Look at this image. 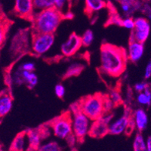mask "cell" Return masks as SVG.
<instances>
[{
	"label": "cell",
	"instance_id": "obj_1",
	"mask_svg": "<svg viewBox=\"0 0 151 151\" xmlns=\"http://www.w3.org/2000/svg\"><path fill=\"white\" fill-rule=\"evenodd\" d=\"M101 70L106 76L117 78L127 67V53L125 48L110 43H104L100 49Z\"/></svg>",
	"mask_w": 151,
	"mask_h": 151
},
{
	"label": "cell",
	"instance_id": "obj_2",
	"mask_svg": "<svg viewBox=\"0 0 151 151\" xmlns=\"http://www.w3.org/2000/svg\"><path fill=\"white\" fill-rule=\"evenodd\" d=\"M64 18L54 6L36 12L31 20L33 33H55Z\"/></svg>",
	"mask_w": 151,
	"mask_h": 151
},
{
	"label": "cell",
	"instance_id": "obj_3",
	"mask_svg": "<svg viewBox=\"0 0 151 151\" xmlns=\"http://www.w3.org/2000/svg\"><path fill=\"white\" fill-rule=\"evenodd\" d=\"M104 96L101 93L87 95L77 102L79 109L91 121L96 120L105 114L104 108Z\"/></svg>",
	"mask_w": 151,
	"mask_h": 151
},
{
	"label": "cell",
	"instance_id": "obj_4",
	"mask_svg": "<svg viewBox=\"0 0 151 151\" xmlns=\"http://www.w3.org/2000/svg\"><path fill=\"white\" fill-rule=\"evenodd\" d=\"M70 111L72 116L73 134L76 137L78 142H83L88 135L92 121L81 111L77 102L71 105Z\"/></svg>",
	"mask_w": 151,
	"mask_h": 151
},
{
	"label": "cell",
	"instance_id": "obj_5",
	"mask_svg": "<svg viewBox=\"0 0 151 151\" xmlns=\"http://www.w3.org/2000/svg\"><path fill=\"white\" fill-rule=\"evenodd\" d=\"M48 124L54 135L60 140H65L73 134L72 116L70 111H65L55 117Z\"/></svg>",
	"mask_w": 151,
	"mask_h": 151
},
{
	"label": "cell",
	"instance_id": "obj_6",
	"mask_svg": "<svg viewBox=\"0 0 151 151\" xmlns=\"http://www.w3.org/2000/svg\"><path fill=\"white\" fill-rule=\"evenodd\" d=\"M55 33H32L31 48L36 55H43L49 51L55 43Z\"/></svg>",
	"mask_w": 151,
	"mask_h": 151
},
{
	"label": "cell",
	"instance_id": "obj_7",
	"mask_svg": "<svg viewBox=\"0 0 151 151\" xmlns=\"http://www.w3.org/2000/svg\"><path fill=\"white\" fill-rule=\"evenodd\" d=\"M113 115L111 113H105L101 118L91 122L88 136L93 138H102L108 134L109 124L113 119Z\"/></svg>",
	"mask_w": 151,
	"mask_h": 151
},
{
	"label": "cell",
	"instance_id": "obj_8",
	"mask_svg": "<svg viewBox=\"0 0 151 151\" xmlns=\"http://www.w3.org/2000/svg\"><path fill=\"white\" fill-rule=\"evenodd\" d=\"M150 25L149 21L144 17H137L134 19V27L132 30L130 40L139 42H145L149 37Z\"/></svg>",
	"mask_w": 151,
	"mask_h": 151
},
{
	"label": "cell",
	"instance_id": "obj_9",
	"mask_svg": "<svg viewBox=\"0 0 151 151\" xmlns=\"http://www.w3.org/2000/svg\"><path fill=\"white\" fill-rule=\"evenodd\" d=\"M12 82L17 86L25 85L32 89L38 84V77L34 71L24 70L18 67L12 76Z\"/></svg>",
	"mask_w": 151,
	"mask_h": 151
},
{
	"label": "cell",
	"instance_id": "obj_10",
	"mask_svg": "<svg viewBox=\"0 0 151 151\" xmlns=\"http://www.w3.org/2000/svg\"><path fill=\"white\" fill-rule=\"evenodd\" d=\"M83 46L81 36L75 33H71L67 40L60 46L61 54L66 58H70L77 53Z\"/></svg>",
	"mask_w": 151,
	"mask_h": 151
},
{
	"label": "cell",
	"instance_id": "obj_11",
	"mask_svg": "<svg viewBox=\"0 0 151 151\" xmlns=\"http://www.w3.org/2000/svg\"><path fill=\"white\" fill-rule=\"evenodd\" d=\"M132 116L129 112L125 111L123 115L119 117L116 120L111 121L109 124L108 134L111 135H120L125 133V131L129 127Z\"/></svg>",
	"mask_w": 151,
	"mask_h": 151
},
{
	"label": "cell",
	"instance_id": "obj_12",
	"mask_svg": "<svg viewBox=\"0 0 151 151\" xmlns=\"http://www.w3.org/2000/svg\"><path fill=\"white\" fill-rule=\"evenodd\" d=\"M49 129L50 127H48V129L45 130V129L43 128H37V129H31L26 131L28 147L38 150L40 144H42V140L45 138V136L49 134L48 133V132H49L48 130Z\"/></svg>",
	"mask_w": 151,
	"mask_h": 151
},
{
	"label": "cell",
	"instance_id": "obj_13",
	"mask_svg": "<svg viewBox=\"0 0 151 151\" xmlns=\"http://www.w3.org/2000/svg\"><path fill=\"white\" fill-rule=\"evenodd\" d=\"M144 52V43L134 41V40H129V48L126 52L128 60H130L132 63H137L142 58Z\"/></svg>",
	"mask_w": 151,
	"mask_h": 151
},
{
	"label": "cell",
	"instance_id": "obj_14",
	"mask_svg": "<svg viewBox=\"0 0 151 151\" xmlns=\"http://www.w3.org/2000/svg\"><path fill=\"white\" fill-rule=\"evenodd\" d=\"M13 106V98L9 91L0 93V118H3L11 112Z\"/></svg>",
	"mask_w": 151,
	"mask_h": 151
},
{
	"label": "cell",
	"instance_id": "obj_15",
	"mask_svg": "<svg viewBox=\"0 0 151 151\" xmlns=\"http://www.w3.org/2000/svg\"><path fill=\"white\" fill-rule=\"evenodd\" d=\"M132 119L134 121V126L139 132L146 130L148 125V116L145 110L142 108L137 109L133 113Z\"/></svg>",
	"mask_w": 151,
	"mask_h": 151
},
{
	"label": "cell",
	"instance_id": "obj_16",
	"mask_svg": "<svg viewBox=\"0 0 151 151\" xmlns=\"http://www.w3.org/2000/svg\"><path fill=\"white\" fill-rule=\"evenodd\" d=\"M107 6L105 0H85V12L88 16H91Z\"/></svg>",
	"mask_w": 151,
	"mask_h": 151
},
{
	"label": "cell",
	"instance_id": "obj_17",
	"mask_svg": "<svg viewBox=\"0 0 151 151\" xmlns=\"http://www.w3.org/2000/svg\"><path fill=\"white\" fill-rule=\"evenodd\" d=\"M28 148L26 131L20 132L15 136L11 145L12 151H26Z\"/></svg>",
	"mask_w": 151,
	"mask_h": 151
},
{
	"label": "cell",
	"instance_id": "obj_18",
	"mask_svg": "<svg viewBox=\"0 0 151 151\" xmlns=\"http://www.w3.org/2000/svg\"><path fill=\"white\" fill-rule=\"evenodd\" d=\"M72 2L73 0H54V7L56 8L65 18H70V15H73L70 12Z\"/></svg>",
	"mask_w": 151,
	"mask_h": 151
},
{
	"label": "cell",
	"instance_id": "obj_19",
	"mask_svg": "<svg viewBox=\"0 0 151 151\" xmlns=\"http://www.w3.org/2000/svg\"><path fill=\"white\" fill-rule=\"evenodd\" d=\"M83 69H84V66L80 64V63L72 64L71 65L69 66L68 68L67 69V70H66L65 73L64 75V79L77 76L83 72Z\"/></svg>",
	"mask_w": 151,
	"mask_h": 151
},
{
	"label": "cell",
	"instance_id": "obj_20",
	"mask_svg": "<svg viewBox=\"0 0 151 151\" xmlns=\"http://www.w3.org/2000/svg\"><path fill=\"white\" fill-rule=\"evenodd\" d=\"M133 151H147L146 139L141 132H137L133 141Z\"/></svg>",
	"mask_w": 151,
	"mask_h": 151
},
{
	"label": "cell",
	"instance_id": "obj_21",
	"mask_svg": "<svg viewBox=\"0 0 151 151\" xmlns=\"http://www.w3.org/2000/svg\"><path fill=\"white\" fill-rule=\"evenodd\" d=\"M37 151H64V150L57 141H49L42 143Z\"/></svg>",
	"mask_w": 151,
	"mask_h": 151
},
{
	"label": "cell",
	"instance_id": "obj_22",
	"mask_svg": "<svg viewBox=\"0 0 151 151\" xmlns=\"http://www.w3.org/2000/svg\"><path fill=\"white\" fill-rule=\"evenodd\" d=\"M34 13L53 7L54 0H33Z\"/></svg>",
	"mask_w": 151,
	"mask_h": 151
},
{
	"label": "cell",
	"instance_id": "obj_23",
	"mask_svg": "<svg viewBox=\"0 0 151 151\" xmlns=\"http://www.w3.org/2000/svg\"><path fill=\"white\" fill-rule=\"evenodd\" d=\"M9 24L3 15L0 16V48H2L7 36Z\"/></svg>",
	"mask_w": 151,
	"mask_h": 151
},
{
	"label": "cell",
	"instance_id": "obj_24",
	"mask_svg": "<svg viewBox=\"0 0 151 151\" xmlns=\"http://www.w3.org/2000/svg\"><path fill=\"white\" fill-rule=\"evenodd\" d=\"M137 101L141 105H150L151 104V91L148 87L143 92L138 93L137 96Z\"/></svg>",
	"mask_w": 151,
	"mask_h": 151
},
{
	"label": "cell",
	"instance_id": "obj_25",
	"mask_svg": "<svg viewBox=\"0 0 151 151\" xmlns=\"http://www.w3.org/2000/svg\"><path fill=\"white\" fill-rule=\"evenodd\" d=\"M94 39V35L93 31L91 29H87L84 32L83 36H81V40H82V44L83 46L88 47L92 44L93 41Z\"/></svg>",
	"mask_w": 151,
	"mask_h": 151
},
{
	"label": "cell",
	"instance_id": "obj_26",
	"mask_svg": "<svg viewBox=\"0 0 151 151\" xmlns=\"http://www.w3.org/2000/svg\"><path fill=\"white\" fill-rule=\"evenodd\" d=\"M120 26L125 29L132 30L134 27V20L132 17H126L123 20H121Z\"/></svg>",
	"mask_w": 151,
	"mask_h": 151
},
{
	"label": "cell",
	"instance_id": "obj_27",
	"mask_svg": "<svg viewBox=\"0 0 151 151\" xmlns=\"http://www.w3.org/2000/svg\"><path fill=\"white\" fill-rule=\"evenodd\" d=\"M55 94L57 97L60 99L64 98L66 94V89L65 87L62 84L59 83V84H57L55 87Z\"/></svg>",
	"mask_w": 151,
	"mask_h": 151
},
{
	"label": "cell",
	"instance_id": "obj_28",
	"mask_svg": "<svg viewBox=\"0 0 151 151\" xmlns=\"http://www.w3.org/2000/svg\"><path fill=\"white\" fill-rule=\"evenodd\" d=\"M109 97H110V99L112 100V101L113 102V104L115 105L119 104L121 101H122L120 94L116 90H112L110 91V94H109Z\"/></svg>",
	"mask_w": 151,
	"mask_h": 151
},
{
	"label": "cell",
	"instance_id": "obj_29",
	"mask_svg": "<svg viewBox=\"0 0 151 151\" xmlns=\"http://www.w3.org/2000/svg\"><path fill=\"white\" fill-rule=\"evenodd\" d=\"M19 68L21 69V70H24L34 71L35 69H36V64L33 61H27L21 64Z\"/></svg>",
	"mask_w": 151,
	"mask_h": 151
},
{
	"label": "cell",
	"instance_id": "obj_30",
	"mask_svg": "<svg viewBox=\"0 0 151 151\" xmlns=\"http://www.w3.org/2000/svg\"><path fill=\"white\" fill-rule=\"evenodd\" d=\"M65 141H67V144H68V146L71 148L75 147L76 144L78 142L77 139H76V137L73 135V134H70V135L67 137V138L65 139Z\"/></svg>",
	"mask_w": 151,
	"mask_h": 151
},
{
	"label": "cell",
	"instance_id": "obj_31",
	"mask_svg": "<svg viewBox=\"0 0 151 151\" xmlns=\"http://www.w3.org/2000/svg\"><path fill=\"white\" fill-rule=\"evenodd\" d=\"M121 9L125 13H129L131 12L132 7V2H121Z\"/></svg>",
	"mask_w": 151,
	"mask_h": 151
},
{
	"label": "cell",
	"instance_id": "obj_32",
	"mask_svg": "<svg viewBox=\"0 0 151 151\" xmlns=\"http://www.w3.org/2000/svg\"><path fill=\"white\" fill-rule=\"evenodd\" d=\"M147 88V84L146 83H139L134 86V89L137 92H143Z\"/></svg>",
	"mask_w": 151,
	"mask_h": 151
},
{
	"label": "cell",
	"instance_id": "obj_33",
	"mask_svg": "<svg viewBox=\"0 0 151 151\" xmlns=\"http://www.w3.org/2000/svg\"><path fill=\"white\" fill-rule=\"evenodd\" d=\"M145 79H148L151 77V61H150L145 68V74H144Z\"/></svg>",
	"mask_w": 151,
	"mask_h": 151
},
{
	"label": "cell",
	"instance_id": "obj_34",
	"mask_svg": "<svg viewBox=\"0 0 151 151\" xmlns=\"http://www.w3.org/2000/svg\"><path fill=\"white\" fill-rule=\"evenodd\" d=\"M147 147V151H151V134L148 136L147 138L146 139Z\"/></svg>",
	"mask_w": 151,
	"mask_h": 151
},
{
	"label": "cell",
	"instance_id": "obj_35",
	"mask_svg": "<svg viewBox=\"0 0 151 151\" xmlns=\"http://www.w3.org/2000/svg\"><path fill=\"white\" fill-rule=\"evenodd\" d=\"M71 151H79V150H78L76 149V147H73V148H72Z\"/></svg>",
	"mask_w": 151,
	"mask_h": 151
},
{
	"label": "cell",
	"instance_id": "obj_36",
	"mask_svg": "<svg viewBox=\"0 0 151 151\" xmlns=\"http://www.w3.org/2000/svg\"><path fill=\"white\" fill-rule=\"evenodd\" d=\"M148 17H149V19H150V21H151V14H149Z\"/></svg>",
	"mask_w": 151,
	"mask_h": 151
},
{
	"label": "cell",
	"instance_id": "obj_37",
	"mask_svg": "<svg viewBox=\"0 0 151 151\" xmlns=\"http://www.w3.org/2000/svg\"><path fill=\"white\" fill-rule=\"evenodd\" d=\"M0 151H2V147H1V145H0Z\"/></svg>",
	"mask_w": 151,
	"mask_h": 151
},
{
	"label": "cell",
	"instance_id": "obj_38",
	"mask_svg": "<svg viewBox=\"0 0 151 151\" xmlns=\"http://www.w3.org/2000/svg\"><path fill=\"white\" fill-rule=\"evenodd\" d=\"M0 16H2V14H1V9H0Z\"/></svg>",
	"mask_w": 151,
	"mask_h": 151
}]
</instances>
